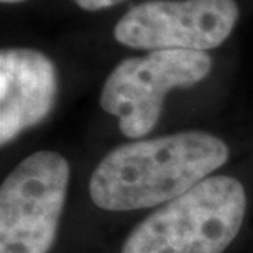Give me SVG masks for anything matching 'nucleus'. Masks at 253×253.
Returning <instances> with one entry per match:
<instances>
[{
  "label": "nucleus",
  "mask_w": 253,
  "mask_h": 253,
  "mask_svg": "<svg viewBox=\"0 0 253 253\" xmlns=\"http://www.w3.org/2000/svg\"><path fill=\"white\" fill-rule=\"evenodd\" d=\"M71 168L56 151H37L0 188V253H48L56 240Z\"/></svg>",
  "instance_id": "4"
},
{
  "label": "nucleus",
  "mask_w": 253,
  "mask_h": 253,
  "mask_svg": "<svg viewBox=\"0 0 253 253\" xmlns=\"http://www.w3.org/2000/svg\"><path fill=\"white\" fill-rule=\"evenodd\" d=\"M2 3H7V5H12V3H22V2H27V0H0Z\"/></svg>",
  "instance_id": "8"
},
{
  "label": "nucleus",
  "mask_w": 253,
  "mask_h": 253,
  "mask_svg": "<svg viewBox=\"0 0 253 253\" xmlns=\"http://www.w3.org/2000/svg\"><path fill=\"white\" fill-rule=\"evenodd\" d=\"M229 146L202 130L135 140L109 151L89 181L90 199L104 211H136L183 196L227 163Z\"/></svg>",
  "instance_id": "1"
},
{
  "label": "nucleus",
  "mask_w": 253,
  "mask_h": 253,
  "mask_svg": "<svg viewBox=\"0 0 253 253\" xmlns=\"http://www.w3.org/2000/svg\"><path fill=\"white\" fill-rule=\"evenodd\" d=\"M122 2H125V0H74V3L84 12H99V10L115 7V5Z\"/></svg>",
  "instance_id": "7"
},
{
  "label": "nucleus",
  "mask_w": 253,
  "mask_h": 253,
  "mask_svg": "<svg viewBox=\"0 0 253 253\" xmlns=\"http://www.w3.org/2000/svg\"><path fill=\"white\" fill-rule=\"evenodd\" d=\"M59 76L53 59L33 48L0 51V145L48 119L56 105Z\"/></svg>",
  "instance_id": "6"
},
{
  "label": "nucleus",
  "mask_w": 253,
  "mask_h": 253,
  "mask_svg": "<svg viewBox=\"0 0 253 253\" xmlns=\"http://www.w3.org/2000/svg\"><path fill=\"white\" fill-rule=\"evenodd\" d=\"M239 17L235 0H146L119 20L114 38L131 49L207 51L230 37Z\"/></svg>",
  "instance_id": "5"
},
{
  "label": "nucleus",
  "mask_w": 253,
  "mask_h": 253,
  "mask_svg": "<svg viewBox=\"0 0 253 253\" xmlns=\"http://www.w3.org/2000/svg\"><path fill=\"white\" fill-rule=\"evenodd\" d=\"M247 194L232 176H209L145 217L122 253H224L242 229Z\"/></svg>",
  "instance_id": "2"
},
{
  "label": "nucleus",
  "mask_w": 253,
  "mask_h": 253,
  "mask_svg": "<svg viewBox=\"0 0 253 253\" xmlns=\"http://www.w3.org/2000/svg\"><path fill=\"white\" fill-rule=\"evenodd\" d=\"M212 71L206 51L156 49L120 61L107 76L100 92V107L119 119L120 131L141 140L155 130L169 90L192 87Z\"/></svg>",
  "instance_id": "3"
}]
</instances>
